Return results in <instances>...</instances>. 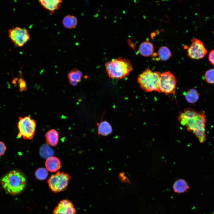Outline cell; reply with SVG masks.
<instances>
[{"label": "cell", "instance_id": "6da1fadb", "mask_svg": "<svg viewBox=\"0 0 214 214\" xmlns=\"http://www.w3.org/2000/svg\"><path fill=\"white\" fill-rule=\"evenodd\" d=\"M1 182L4 190L13 195L21 192L25 188L26 183L23 175L15 170L9 172L1 178Z\"/></svg>", "mask_w": 214, "mask_h": 214}, {"label": "cell", "instance_id": "7a4b0ae2", "mask_svg": "<svg viewBox=\"0 0 214 214\" xmlns=\"http://www.w3.org/2000/svg\"><path fill=\"white\" fill-rule=\"evenodd\" d=\"M105 66L108 76L112 78H123L128 75L133 69L128 59L121 57L106 62Z\"/></svg>", "mask_w": 214, "mask_h": 214}, {"label": "cell", "instance_id": "3957f363", "mask_svg": "<svg viewBox=\"0 0 214 214\" xmlns=\"http://www.w3.org/2000/svg\"><path fill=\"white\" fill-rule=\"evenodd\" d=\"M161 73L153 71L148 68L140 74L137 81L140 88L146 92L157 91L159 92V83Z\"/></svg>", "mask_w": 214, "mask_h": 214}, {"label": "cell", "instance_id": "277c9868", "mask_svg": "<svg viewBox=\"0 0 214 214\" xmlns=\"http://www.w3.org/2000/svg\"><path fill=\"white\" fill-rule=\"evenodd\" d=\"M71 177L67 173L58 171L48 179L49 188L53 192L58 193L64 190L68 186Z\"/></svg>", "mask_w": 214, "mask_h": 214}, {"label": "cell", "instance_id": "5b68a950", "mask_svg": "<svg viewBox=\"0 0 214 214\" xmlns=\"http://www.w3.org/2000/svg\"><path fill=\"white\" fill-rule=\"evenodd\" d=\"M36 125L35 121L30 117H20L18 124V136L25 139H32L34 136Z\"/></svg>", "mask_w": 214, "mask_h": 214}, {"label": "cell", "instance_id": "8992f818", "mask_svg": "<svg viewBox=\"0 0 214 214\" xmlns=\"http://www.w3.org/2000/svg\"><path fill=\"white\" fill-rule=\"evenodd\" d=\"M177 83L175 76L170 72L161 73L159 80V92L166 95L175 93Z\"/></svg>", "mask_w": 214, "mask_h": 214}, {"label": "cell", "instance_id": "52a82bcc", "mask_svg": "<svg viewBox=\"0 0 214 214\" xmlns=\"http://www.w3.org/2000/svg\"><path fill=\"white\" fill-rule=\"evenodd\" d=\"M8 33L11 40L16 46L22 47L30 40L29 32L25 28L16 26L9 29Z\"/></svg>", "mask_w": 214, "mask_h": 214}, {"label": "cell", "instance_id": "ba28073f", "mask_svg": "<svg viewBox=\"0 0 214 214\" xmlns=\"http://www.w3.org/2000/svg\"><path fill=\"white\" fill-rule=\"evenodd\" d=\"M192 43L188 49V56L194 59H199L204 57L207 51L203 43L199 40L194 38L191 41Z\"/></svg>", "mask_w": 214, "mask_h": 214}, {"label": "cell", "instance_id": "9c48e42d", "mask_svg": "<svg viewBox=\"0 0 214 214\" xmlns=\"http://www.w3.org/2000/svg\"><path fill=\"white\" fill-rule=\"evenodd\" d=\"M76 212L72 203L69 200L64 199L60 201L54 208L53 214H76Z\"/></svg>", "mask_w": 214, "mask_h": 214}, {"label": "cell", "instance_id": "30bf717a", "mask_svg": "<svg viewBox=\"0 0 214 214\" xmlns=\"http://www.w3.org/2000/svg\"><path fill=\"white\" fill-rule=\"evenodd\" d=\"M38 1L51 14H53L56 11L59 9L62 2L61 0H40Z\"/></svg>", "mask_w": 214, "mask_h": 214}, {"label": "cell", "instance_id": "8fae6325", "mask_svg": "<svg viewBox=\"0 0 214 214\" xmlns=\"http://www.w3.org/2000/svg\"><path fill=\"white\" fill-rule=\"evenodd\" d=\"M61 161L58 158L52 156L47 159L45 162L47 169L51 172L58 171L61 167Z\"/></svg>", "mask_w": 214, "mask_h": 214}, {"label": "cell", "instance_id": "7c38bea8", "mask_svg": "<svg viewBox=\"0 0 214 214\" xmlns=\"http://www.w3.org/2000/svg\"><path fill=\"white\" fill-rule=\"evenodd\" d=\"M97 134L103 136H106L112 132V128L108 121H101L97 124Z\"/></svg>", "mask_w": 214, "mask_h": 214}, {"label": "cell", "instance_id": "4fadbf2b", "mask_svg": "<svg viewBox=\"0 0 214 214\" xmlns=\"http://www.w3.org/2000/svg\"><path fill=\"white\" fill-rule=\"evenodd\" d=\"M190 187L187 182L182 179H179L175 181L172 186L174 192L179 194L185 192Z\"/></svg>", "mask_w": 214, "mask_h": 214}, {"label": "cell", "instance_id": "5bb4252c", "mask_svg": "<svg viewBox=\"0 0 214 214\" xmlns=\"http://www.w3.org/2000/svg\"><path fill=\"white\" fill-rule=\"evenodd\" d=\"M46 141L52 146H56L59 141V134L55 130L51 129L48 131L45 135Z\"/></svg>", "mask_w": 214, "mask_h": 214}, {"label": "cell", "instance_id": "9a60e30c", "mask_svg": "<svg viewBox=\"0 0 214 214\" xmlns=\"http://www.w3.org/2000/svg\"><path fill=\"white\" fill-rule=\"evenodd\" d=\"M154 48L152 44L151 43L145 41L142 43L140 45L139 51L142 56L147 57L152 54Z\"/></svg>", "mask_w": 214, "mask_h": 214}, {"label": "cell", "instance_id": "2e32d148", "mask_svg": "<svg viewBox=\"0 0 214 214\" xmlns=\"http://www.w3.org/2000/svg\"><path fill=\"white\" fill-rule=\"evenodd\" d=\"M78 23L77 18L74 16L68 15L64 16L62 20V23L66 28H75Z\"/></svg>", "mask_w": 214, "mask_h": 214}, {"label": "cell", "instance_id": "e0dca14e", "mask_svg": "<svg viewBox=\"0 0 214 214\" xmlns=\"http://www.w3.org/2000/svg\"><path fill=\"white\" fill-rule=\"evenodd\" d=\"M185 95L187 101L192 104L196 103L199 97L198 92L194 89H191L186 92Z\"/></svg>", "mask_w": 214, "mask_h": 214}, {"label": "cell", "instance_id": "ac0fdd59", "mask_svg": "<svg viewBox=\"0 0 214 214\" xmlns=\"http://www.w3.org/2000/svg\"><path fill=\"white\" fill-rule=\"evenodd\" d=\"M54 151L47 144L43 145L40 148V153L41 157L45 159H48L52 157Z\"/></svg>", "mask_w": 214, "mask_h": 214}, {"label": "cell", "instance_id": "d6986e66", "mask_svg": "<svg viewBox=\"0 0 214 214\" xmlns=\"http://www.w3.org/2000/svg\"><path fill=\"white\" fill-rule=\"evenodd\" d=\"M158 54L159 60L166 61L171 56V52L167 47L163 46L160 47L158 51Z\"/></svg>", "mask_w": 214, "mask_h": 214}, {"label": "cell", "instance_id": "ffe728a7", "mask_svg": "<svg viewBox=\"0 0 214 214\" xmlns=\"http://www.w3.org/2000/svg\"><path fill=\"white\" fill-rule=\"evenodd\" d=\"M82 76V72L77 69L72 70L68 74L69 81H76L78 83L81 80Z\"/></svg>", "mask_w": 214, "mask_h": 214}, {"label": "cell", "instance_id": "44dd1931", "mask_svg": "<svg viewBox=\"0 0 214 214\" xmlns=\"http://www.w3.org/2000/svg\"><path fill=\"white\" fill-rule=\"evenodd\" d=\"M35 176L37 179L43 180L46 179L48 175L47 170L44 168L38 169L35 173Z\"/></svg>", "mask_w": 214, "mask_h": 214}, {"label": "cell", "instance_id": "7402d4cb", "mask_svg": "<svg viewBox=\"0 0 214 214\" xmlns=\"http://www.w3.org/2000/svg\"><path fill=\"white\" fill-rule=\"evenodd\" d=\"M204 77L207 83L214 84V69H210L207 70L205 73Z\"/></svg>", "mask_w": 214, "mask_h": 214}, {"label": "cell", "instance_id": "603a6c76", "mask_svg": "<svg viewBox=\"0 0 214 214\" xmlns=\"http://www.w3.org/2000/svg\"><path fill=\"white\" fill-rule=\"evenodd\" d=\"M6 150V147L4 144L0 141V156L3 155Z\"/></svg>", "mask_w": 214, "mask_h": 214}, {"label": "cell", "instance_id": "cb8c5ba5", "mask_svg": "<svg viewBox=\"0 0 214 214\" xmlns=\"http://www.w3.org/2000/svg\"><path fill=\"white\" fill-rule=\"evenodd\" d=\"M208 59L210 62L214 66V50L210 52L208 55Z\"/></svg>", "mask_w": 214, "mask_h": 214}, {"label": "cell", "instance_id": "d4e9b609", "mask_svg": "<svg viewBox=\"0 0 214 214\" xmlns=\"http://www.w3.org/2000/svg\"><path fill=\"white\" fill-rule=\"evenodd\" d=\"M20 86L21 90H24L26 89V84L25 82L23 80H21Z\"/></svg>", "mask_w": 214, "mask_h": 214}, {"label": "cell", "instance_id": "484cf974", "mask_svg": "<svg viewBox=\"0 0 214 214\" xmlns=\"http://www.w3.org/2000/svg\"><path fill=\"white\" fill-rule=\"evenodd\" d=\"M121 175H119L120 177H122L123 178L121 179V181H125V180H127L128 182H129V180L128 178H127L126 177H125V176L124 175V174L123 173H121L120 174Z\"/></svg>", "mask_w": 214, "mask_h": 214}, {"label": "cell", "instance_id": "4316f807", "mask_svg": "<svg viewBox=\"0 0 214 214\" xmlns=\"http://www.w3.org/2000/svg\"><path fill=\"white\" fill-rule=\"evenodd\" d=\"M70 81V84L72 85L73 86H75L76 85H77V84H78V82L75 81Z\"/></svg>", "mask_w": 214, "mask_h": 214}]
</instances>
